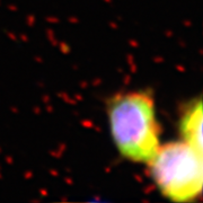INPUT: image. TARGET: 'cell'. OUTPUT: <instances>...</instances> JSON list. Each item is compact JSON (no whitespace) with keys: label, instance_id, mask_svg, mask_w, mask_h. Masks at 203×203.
<instances>
[{"label":"cell","instance_id":"obj_1","mask_svg":"<svg viewBox=\"0 0 203 203\" xmlns=\"http://www.w3.org/2000/svg\"><path fill=\"white\" fill-rule=\"evenodd\" d=\"M107 114L120 153L131 162L148 164L160 146L152 95L143 90L115 95L107 103Z\"/></svg>","mask_w":203,"mask_h":203},{"label":"cell","instance_id":"obj_2","mask_svg":"<svg viewBox=\"0 0 203 203\" xmlns=\"http://www.w3.org/2000/svg\"><path fill=\"white\" fill-rule=\"evenodd\" d=\"M160 193L174 202H192L202 193V152L184 141L159 146L148 162Z\"/></svg>","mask_w":203,"mask_h":203},{"label":"cell","instance_id":"obj_3","mask_svg":"<svg viewBox=\"0 0 203 203\" xmlns=\"http://www.w3.org/2000/svg\"><path fill=\"white\" fill-rule=\"evenodd\" d=\"M179 132L184 142L202 152V102L194 100L189 104L179 120Z\"/></svg>","mask_w":203,"mask_h":203}]
</instances>
